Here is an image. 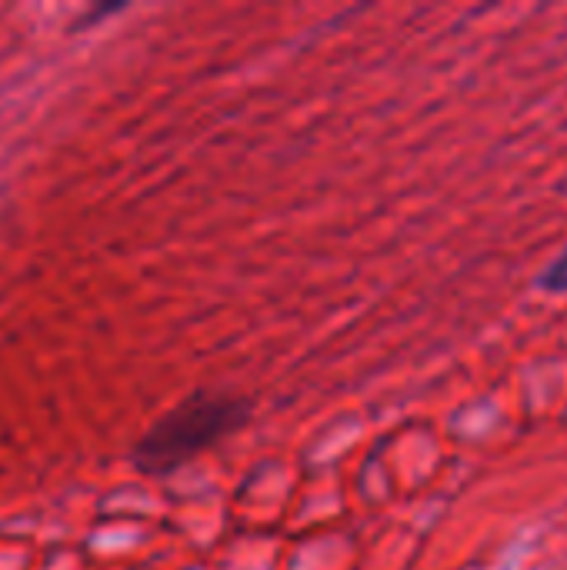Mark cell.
I'll use <instances>...</instances> for the list:
<instances>
[{"label": "cell", "mask_w": 567, "mask_h": 570, "mask_svg": "<svg viewBox=\"0 0 567 570\" xmlns=\"http://www.w3.org/2000/svg\"><path fill=\"white\" fill-rule=\"evenodd\" d=\"M251 417V404L224 391H197L167 411L134 444V468L147 478H167L190 458L234 434Z\"/></svg>", "instance_id": "6da1fadb"}, {"label": "cell", "mask_w": 567, "mask_h": 570, "mask_svg": "<svg viewBox=\"0 0 567 570\" xmlns=\"http://www.w3.org/2000/svg\"><path fill=\"white\" fill-rule=\"evenodd\" d=\"M541 287L545 291H555V294H567V247L551 261V267L545 271Z\"/></svg>", "instance_id": "7a4b0ae2"}, {"label": "cell", "mask_w": 567, "mask_h": 570, "mask_svg": "<svg viewBox=\"0 0 567 570\" xmlns=\"http://www.w3.org/2000/svg\"><path fill=\"white\" fill-rule=\"evenodd\" d=\"M117 10H120L117 3H110V7H94L87 17H80V20L74 23V30H84V27H90V23H97L100 17H107V13H117Z\"/></svg>", "instance_id": "3957f363"}]
</instances>
